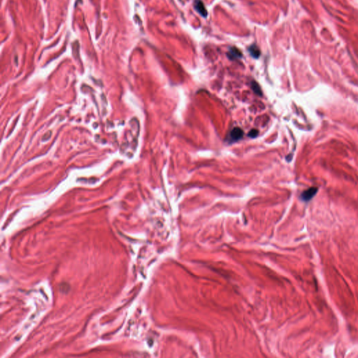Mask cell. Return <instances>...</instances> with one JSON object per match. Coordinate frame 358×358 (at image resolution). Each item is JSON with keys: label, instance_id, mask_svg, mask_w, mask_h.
Masks as SVG:
<instances>
[{"label": "cell", "instance_id": "cell-7", "mask_svg": "<svg viewBox=\"0 0 358 358\" xmlns=\"http://www.w3.org/2000/svg\"><path fill=\"white\" fill-rule=\"evenodd\" d=\"M257 134H258V131L257 130H252L248 134V136H251V138H255L257 136Z\"/></svg>", "mask_w": 358, "mask_h": 358}, {"label": "cell", "instance_id": "cell-5", "mask_svg": "<svg viewBox=\"0 0 358 358\" xmlns=\"http://www.w3.org/2000/svg\"><path fill=\"white\" fill-rule=\"evenodd\" d=\"M316 191H317V189H315V188L309 189L308 190H306V192H304V193L302 194V199H303L304 200H306V201L312 198V197L315 194V193H316Z\"/></svg>", "mask_w": 358, "mask_h": 358}, {"label": "cell", "instance_id": "cell-2", "mask_svg": "<svg viewBox=\"0 0 358 358\" xmlns=\"http://www.w3.org/2000/svg\"><path fill=\"white\" fill-rule=\"evenodd\" d=\"M244 132L240 128L236 127L232 130L230 134V139L232 141H236L241 139L243 136Z\"/></svg>", "mask_w": 358, "mask_h": 358}, {"label": "cell", "instance_id": "cell-6", "mask_svg": "<svg viewBox=\"0 0 358 358\" xmlns=\"http://www.w3.org/2000/svg\"><path fill=\"white\" fill-rule=\"evenodd\" d=\"M251 88L255 94H257V95H260V96L262 95V90H261V89H260V87L258 84L255 82V81H252V82Z\"/></svg>", "mask_w": 358, "mask_h": 358}, {"label": "cell", "instance_id": "cell-3", "mask_svg": "<svg viewBox=\"0 0 358 358\" xmlns=\"http://www.w3.org/2000/svg\"><path fill=\"white\" fill-rule=\"evenodd\" d=\"M227 56L230 60H236L241 58L242 57V54L239 49L235 48V47H231L228 52Z\"/></svg>", "mask_w": 358, "mask_h": 358}, {"label": "cell", "instance_id": "cell-1", "mask_svg": "<svg viewBox=\"0 0 358 358\" xmlns=\"http://www.w3.org/2000/svg\"><path fill=\"white\" fill-rule=\"evenodd\" d=\"M194 9L199 14L203 17L207 16V10L204 6V4L201 0H196L194 4Z\"/></svg>", "mask_w": 358, "mask_h": 358}, {"label": "cell", "instance_id": "cell-4", "mask_svg": "<svg viewBox=\"0 0 358 358\" xmlns=\"http://www.w3.org/2000/svg\"><path fill=\"white\" fill-rule=\"evenodd\" d=\"M249 52L250 54L251 55V56L252 57H254V58H258L260 57V54H261V52H260V49L258 48V47H257L256 45H252L249 47Z\"/></svg>", "mask_w": 358, "mask_h": 358}]
</instances>
